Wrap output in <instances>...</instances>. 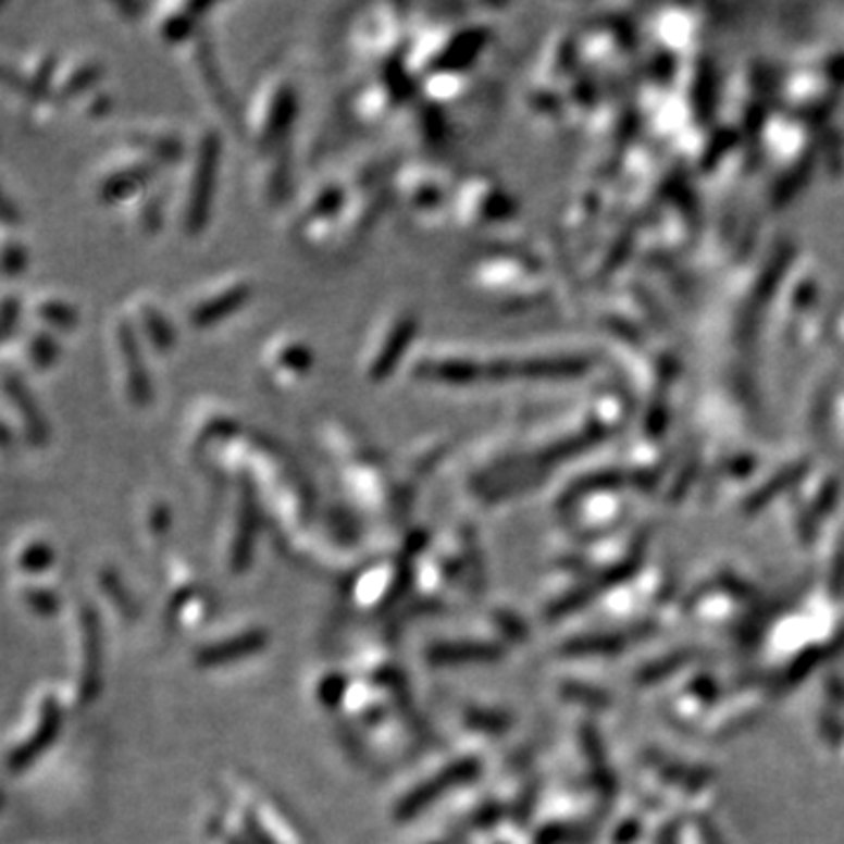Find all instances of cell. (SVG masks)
Segmentation results:
<instances>
[{"mask_svg": "<svg viewBox=\"0 0 844 844\" xmlns=\"http://www.w3.org/2000/svg\"><path fill=\"white\" fill-rule=\"evenodd\" d=\"M296 115L298 92L294 80L286 73L270 75L253 95L247 117V134L259 156L289 146Z\"/></svg>", "mask_w": 844, "mask_h": 844, "instance_id": "1", "label": "cell"}, {"mask_svg": "<svg viewBox=\"0 0 844 844\" xmlns=\"http://www.w3.org/2000/svg\"><path fill=\"white\" fill-rule=\"evenodd\" d=\"M221 158V134L204 127L193 148L190 174L186 181L184 204H181V231L195 237L204 231L211 214V200L216 188V170Z\"/></svg>", "mask_w": 844, "mask_h": 844, "instance_id": "2", "label": "cell"}, {"mask_svg": "<svg viewBox=\"0 0 844 844\" xmlns=\"http://www.w3.org/2000/svg\"><path fill=\"white\" fill-rule=\"evenodd\" d=\"M111 345L117 357L120 387H123L127 404L134 409H146L153 401V381H150L144 359L146 348L125 310H117L111 316Z\"/></svg>", "mask_w": 844, "mask_h": 844, "instance_id": "3", "label": "cell"}, {"mask_svg": "<svg viewBox=\"0 0 844 844\" xmlns=\"http://www.w3.org/2000/svg\"><path fill=\"white\" fill-rule=\"evenodd\" d=\"M350 204V190L340 181H326L316 188L303 207H298L291 233L306 245H322L343 223Z\"/></svg>", "mask_w": 844, "mask_h": 844, "instance_id": "4", "label": "cell"}, {"mask_svg": "<svg viewBox=\"0 0 844 844\" xmlns=\"http://www.w3.org/2000/svg\"><path fill=\"white\" fill-rule=\"evenodd\" d=\"M160 164L137 150L129 156L111 160L95 178V195L101 204H125L132 202L141 190L156 184Z\"/></svg>", "mask_w": 844, "mask_h": 844, "instance_id": "5", "label": "cell"}, {"mask_svg": "<svg viewBox=\"0 0 844 844\" xmlns=\"http://www.w3.org/2000/svg\"><path fill=\"white\" fill-rule=\"evenodd\" d=\"M418 331V314L413 310H397L378 331L364 361V375L369 383L387 381L395 369L409 355Z\"/></svg>", "mask_w": 844, "mask_h": 844, "instance_id": "6", "label": "cell"}, {"mask_svg": "<svg viewBox=\"0 0 844 844\" xmlns=\"http://www.w3.org/2000/svg\"><path fill=\"white\" fill-rule=\"evenodd\" d=\"M253 282L247 275H228L204 286L186 303V322L193 328H209L223 322L243 306L249 303Z\"/></svg>", "mask_w": 844, "mask_h": 844, "instance_id": "7", "label": "cell"}, {"mask_svg": "<svg viewBox=\"0 0 844 844\" xmlns=\"http://www.w3.org/2000/svg\"><path fill=\"white\" fill-rule=\"evenodd\" d=\"M458 216L467 223H505L517 216V202L488 176H470L454 195Z\"/></svg>", "mask_w": 844, "mask_h": 844, "instance_id": "8", "label": "cell"}, {"mask_svg": "<svg viewBox=\"0 0 844 844\" xmlns=\"http://www.w3.org/2000/svg\"><path fill=\"white\" fill-rule=\"evenodd\" d=\"M411 378L446 387H467L486 381V361L458 352H422L411 361Z\"/></svg>", "mask_w": 844, "mask_h": 844, "instance_id": "9", "label": "cell"}, {"mask_svg": "<svg viewBox=\"0 0 844 844\" xmlns=\"http://www.w3.org/2000/svg\"><path fill=\"white\" fill-rule=\"evenodd\" d=\"M3 397H5L3 415L12 422V425H17V434H22V439L34 446H42L48 442L50 427L34 397V392L28 389L22 375L17 371H12L10 367H5L3 371Z\"/></svg>", "mask_w": 844, "mask_h": 844, "instance_id": "10", "label": "cell"}, {"mask_svg": "<svg viewBox=\"0 0 844 844\" xmlns=\"http://www.w3.org/2000/svg\"><path fill=\"white\" fill-rule=\"evenodd\" d=\"M125 312L129 314L134 328H137L144 348L156 355H167L174 350L176 328L153 296L144 291L129 296V306L125 308Z\"/></svg>", "mask_w": 844, "mask_h": 844, "instance_id": "11", "label": "cell"}, {"mask_svg": "<svg viewBox=\"0 0 844 844\" xmlns=\"http://www.w3.org/2000/svg\"><path fill=\"white\" fill-rule=\"evenodd\" d=\"M263 367L268 378H273L277 385H291L312 371L314 350L308 340L298 336H277L268 343Z\"/></svg>", "mask_w": 844, "mask_h": 844, "instance_id": "12", "label": "cell"}, {"mask_svg": "<svg viewBox=\"0 0 844 844\" xmlns=\"http://www.w3.org/2000/svg\"><path fill=\"white\" fill-rule=\"evenodd\" d=\"M190 454L204 456L211 450H225L239 434H243V422H239L228 409L221 406H207L204 411L193 418L190 422Z\"/></svg>", "mask_w": 844, "mask_h": 844, "instance_id": "13", "label": "cell"}, {"mask_svg": "<svg viewBox=\"0 0 844 844\" xmlns=\"http://www.w3.org/2000/svg\"><path fill=\"white\" fill-rule=\"evenodd\" d=\"M188 48H190L193 71L200 78V83L204 85L211 101L216 103V109L225 111V117H228L231 123L237 125L228 85H225L223 78H221L219 64H216V59H214V48H211V40H209V34L204 32V26L200 28L198 34H195V38L188 42Z\"/></svg>", "mask_w": 844, "mask_h": 844, "instance_id": "14", "label": "cell"}, {"mask_svg": "<svg viewBox=\"0 0 844 844\" xmlns=\"http://www.w3.org/2000/svg\"><path fill=\"white\" fill-rule=\"evenodd\" d=\"M125 139L132 150L156 160L158 164H174L188 156L186 139L172 127H158V125L129 127L125 132Z\"/></svg>", "mask_w": 844, "mask_h": 844, "instance_id": "15", "label": "cell"}, {"mask_svg": "<svg viewBox=\"0 0 844 844\" xmlns=\"http://www.w3.org/2000/svg\"><path fill=\"white\" fill-rule=\"evenodd\" d=\"M209 3H172L156 8V34L164 45H188L202 28Z\"/></svg>", "mask_w": 844, "mask_h": 844, "instance_id": "16", "label": "cell"}, {"mask_svg": "<svg viewBox=\"0 0 844 844\" xmlns=\"http://www.w3.org/2000/svg\"><path fill=\"white\" fill-rule=\"evenodd\" d=\"M101 75H103V62L97 54L73 57L64 66L59 64L52 97L59 103L78 99V97L83 99L85 95H89L92 89L99 87Z\"/></svg>", "mask_w": 844, "mask_h": 844, "instance_id": "17", "label": "cell"}, {"mask_svg": "<svg viewBox=\"0 0 844 844\" xmlns=\"http://www.w3.org/2000/svg\"><path fill=\"white\" fill-rule=\"evenodd\" d=\"M397 190L404 198V202L409 204L418 214L432 216L436 211L444 209L448 202V193L444 184L427 170H406L397 178Z\"/></svg>", "mask_w": 844, "mask_h": 844, "instance_id": "18", "label": "cell"}, {"mask_svg": "<svg viewBox=\"0 0 844 844\" xmlns=\"http://www.w3.org/2000/svg\"><path fill=\"white\" fill-rule=\"evenodd\" d=\"M26 312L32 320H36L38 326L52 331L57 336L69 334V331H73L80 322L78 308H75L66 296L54 291L34 294V298L28 300Z\"/></svg>", "mask_w": 844, "mask_h": 844, "instance_id": "19", "label": "cell"}, {"mask_svg": "<svg viewBox=\"0 0 844 844\" xmlns=\"http://www.w3.org/2000/svg\"><path fill=\"white\" fill-rule=\"evenodd\" d=\"M586 361L575 357H531V359H511V373L523 381H563L578 378L586 371Z\"/></svg>", "mask_w": 844, "mask_h": 844, "instance_id": "20", "label": "cell"}, {"mask_svg": "<svg viewBox=\"0 0 844 844\" xmlns=\"http://www.w3.org/2000/svg\"><path fill=\"white\" fill-rule=\"evenodd\" d=\"M261 193L265 204L275 207L289 198L291 193V162L289 146L277 148L273 153L261 156Z\"/></svg>", "mask_w": 844, "mask_h": 844, "instance_id": "21", "label": "cell"}, {"mask_svg": "<svg viewBox=\"0 0 844 844\" xmlns=\"http://www.w3.org/2000/svg\"><path fill=\"white\" fill-rule=\"evenodd\" d=\"M24 364L32 371H50L62 357V343L52 331L42 326H26L20 336Z\"/></svg>", "mask_w": 844, "mask_h": 844, "instance_id": "22", "label": "cell"}, {"mask_svg": "<svg viewBox=\"0 0 844 844\" xmlns=\"http://www.w3.org/2000/svg\"><path fill=\"white\" fill-rule=\"evenodd\" d=\"M129 211L141 235H156L162 228V190L150 184L129 202Z\"/></svg>", "mask_w": 844, "mask_h": 844, "instance_id": "23", "label": "cell"}, {"mask_svg": "<svg viewBox=\"0 0 844 844\" xmlns=\"http://www.w3.org/2000/svg\"><path fill=\"white\" fill-rule=\"evenodd\" d=\"M814 160H817V150H807V153L797 160L793 167L783 174L779 178V184L774 188V195H772V202L774 207H783L789 204L797 193L803 190V186L807 184V178L811 176V170H814Z\"/></svg>", "mask_w": 844, "mask_h": 844, "instance_id": "24", "label": "cell"}, {"mask_svg": "<svg viewBox=\"0 0 844 844\" xmlns=\"http://www.w3.org/2000/svg\"><path fill=\"white\" fill-rule=\"evenodd\" d=\"M22 316H24V300H22V296L12 294V291H5L3 303H0V320H3V340H5V345H10L14 338L22 336V331L26 328Z\"/></svg>", "mask_w": 844, "mask_h": 844, "instance_id": "25", "label": "cell"}, {"mask_svg": "<svg viewBox=\"0 0 844 844\" xmlns=\"http://www.w3.org/2000/svg\"><path fill=\"white\" fill-rule=\"evenodd\" d=\"M0 263H3V275L8 280L20 277L28 265V251L20 237H12L10 231L3 235V247H0Z\"/></svg>", "mask_w": 844, "mask_h": 844, "instance_id": "26", "label": "cell"}, {"mask_svg": "<svg viewBox=\"0 0 844 844\" xmlns=\"http://www.w3.org/2000/svg\"><path fill=\"white\" fill-rule=\"evenodd\" d=\"M113 109V95L105 92V89L99 85L97 89H92V92L83 97V105L80 111L85 117L89 120H97V117H103L105 113H109Z\"/></svg>", "mask_w": 844, "mask_h": 844, "instance_id": "27", "label": "cell"}, {"mask_svg": "<svg viewBox=\"0 0 844 844\" xmlns=\"http://www.w3.org/2000/svg\"><path fill=\"white\" fill-rule=\"evenodd\" d=\"M667 418H669L667 404H665V401H655V404L650 406V413H647L645 430L650 432V436H661V432L667 430Z\"/></svg>", "mask_w": 844, "mask_h": 844, "instance_id": "28", "label": "cell"}, {"mask_svg": "<svg viewBox=\"0 0 844 844\" xmlns=\"http://www.w3.org/2000/svg\"><path fill=\"white\" fill-rule=\"evenodd\" d=\"M823 73H826L828 80L844 83V54H837L833 59H828V64L823 66Z\"/></svg>", "mask_w": 844, "mask_h": 844, "instance_id": "29", "label": "cell"}, {"mask_svg": "<svg viewBox=\"0 0 844 844\" xmlns=\"http://www.w3.org/2000/svg\"><path fill=\"white\" fill-rule=\"evenodd\" d=\"M113 8H115V12L123 14L127 22H137L144 12L150 10L146 3H115Z\"/></svg>", "mask_w": 844, "mask_h": 844, "instance_id": "30", "label": "cell"}]
</instances>
